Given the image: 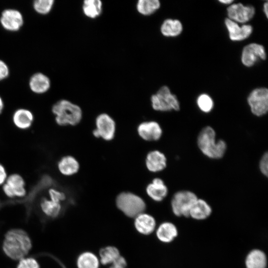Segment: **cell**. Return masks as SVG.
<instances>
[{"label": "cell", "mask_w": 268, "mask_h": 268, "mask_svg": "<svg viewBox=\"0 0 268 268\" xmlns=\"http://www.w3.org/2000/svg\"><path fill=\"white\" fill-rule=\"evenodd\" d=\"M137 130L138 135L146 141H156L160 138L162 134L160 125L153 121L140 123Z\"/></svg>", "instance_id": "obj_13"}, {"label": "cell", "mask_w": 268, "mask_h": 268, "mask_svg": "<svg viewBox=\"0 0 268 268\" xmlns=\"http://www.w3.org/2000/svg\"><path fill=\"white\" fill-rule=\"evenodd\" d=\"M259 169L261 173L267 177L268 175V153L267 152L263 155L260 159Z\"/></svg>", "instance_id": "obj_34"}, {"label": "cell", "mask_w": 268, "mask_h": 268, "mask_svg": "<svg viewBox=\"0 0 268 268\" xmlns=\"http://www.w3.org/2000/svg\"><path fill=\"white\" fill-rule=\"evenodd\" d=\"M127 262L122 256H120L112 264L110 268H126Z\"/></svg>", "instance_id": "obj_36"}, {"label": "cell", "mask_w": 268, "mask_h": 268, "mask_svg": "<svg viewBox=\"0 0 268 268\" xmlns=\"http://www.w3.org/2000/svg\"><path fill=\"white\" fill-rule=\"evenodd\" d=\"M56 123L60 126H75L81 120L82 112L80 107L66 99L56 102L52 107Z\"/></svg>", "instance_id": "obj_3"}, {"label": "cell", "mask_w": 268, "mask_h": 268, "mask_svg": "<svg viewBox=\"0 0 268 268\" xmlns=\"http://www.w3.org/2000/svg\"><path fill=\"white\" fill-rule=\"evenodd\" d=\"M145 165L147 169L150 172L161 171L166 167V157L162 152L159 150L151 151L146 155Z\"/></svg>", "instance_id": "obj_16"}, {"label": "cell", "mask_w": 268, "mask_h": 268, "mask_svg": "<svg viewBox=\"0 0 268 268\" xmlns=\"http://www.w3.org/2000/svg\"><path fill=\"white\" fill-rule=\"evenodd\" d=\"M183 26L181 22L177 19H168L164 20L161 26V32L166 37H175L181 34Z\"/></svg>", "instance_id": "obj_24"}, {"label": "cell", "mask_w": 268, "mask_h": 268, "mask_svg": "<svg viewBox=\"0 0 268 268\" xmlns=\"http://www.w3.org/2000/svg\"><path fill=\"white\" fill-rule=\"evenodd\" d=\"M54 3L53 0H36L33 2L34 10L39 14H46L49 13Z\"/></svg>", "instance_id": "obj_30"}, {"label": "cell", "mask_w": 268, "mask_h": 268, "mask_svg": "<svg viewBox=\"0 0 268 268\" xmlns=\"http://www.w3.org/2000/svg\"><path fill=\"white\" fill-rule=\"evenodd\" d=\"M248 103L252 113L261 117L268 111V90L266 88H259L254 90L248 97Z\"/></svg>", "instance_id": "obj_8"}, {"label": "cell", "mask_w": 268, "mask_h": 268, "mask_svg": "<svg viewBox=\"0 0 268 268\" xmlns=\"http://www.w3.org/2000/svg\"><path fill=\"white\" fill-rule=\"evenodd\" d=\"M118 208L126 215L135 217L143 212L146 205L142 198L130 192H123L117 197Z\"/></svg>", "instance_id": "obj_4"}, {"label": "cell", "mask_w": 268, "mask_h": 268, "mask_svg": "<svg viewBox=\"0 0 268 268\" xmlns=\"http://www.w3.org/2000/svg\"><path fill=\"white\" fill-rule=\"evenodd\" d=\"M57 168L63 175L70 176L76 174L79 170L78 161L72 156L67 155L63 156L57 163Z\"/></svg>", "instance_id": "obj_19"}, {"label": "cell", "mask_w": 268, "mask_h": 268, "mask_svg": "<svg viewBox=\"0 0 268 268\" xmlns=\"http://www.w3.org/2000/svg\"><path fill=\"white\" fill-rule=\"evenodd\" d=\"M32 247V241L28 234L19 228L8 230L4 235L2 245L4 254L16 261L26 257Z\"/></svg>", "instance_id": "obj_1"}, {"label": "cell", "mask_w": 268, "mask_h": 268, "mask_svg": "<svg viewBox=\"0 0 268 268\" xmlns=\"http://www.w3.org/2000/svg\"><path fill=\"white\" fill-rule=\"evenodd\" d=\"M219 1L220 2H221L222 3H224V4H230L231 3H232L233 2V0H219Z\"/></svg>", "instance_id": "obj_40"}, {"label": "cell", "mask_w": 268, "mask_h": 268, "mask_svg": "<svg viewBox=\"0 0 268 268\" xmlns=\"http://www.w3.org/2000/svg\"><path fill=\"white\" fill-rule=\"evenodd\" d=\"M225 24L229 32V38L233 41L243 40L251 34L253 27L250 25H243L240 27L238 24L229 18H226Z\"/></svg>", "instance_id": "obj_15"}, {"label": "cell", "mask_w": 268, "mask_h": 268, "mask_svg": "<svg viewBox=\"0 0 268 268\" xmlns=\"http://www.w3.org/2000/svg\"><path fill=\"white\" fill-rule=\"evenodd\" d=\"M40 206L43 213L50 218L57 217L62 210L60 203L54 201L47 198L41 200Z\"/></svg>", "instance_id": "obj_25"}, {"label": "cell", "mask_w": 268, "mask_h": 268, "mask_svg": "<svg viewBox=\"0 0 268 268\" xmlns=\"http://www.w3.org/2000/svg\"><path fill=\"white\" fill-rule=\"evenodd\" d=\"M100 261L103 265L112 264L120 256L117 248L113 246H107L102 248L99 252Z\"/></svg>", "instance_id": "obj_29"}, {"label": "cell", "mask_w": 268, "mask_h": 268, "mask_svg": "<svg viewBox=\"0 0 268 268\" xmlns=\"http://www.w3.org/2000/svg\"><path fill=\"white\" fill-rule=\"evenodd\" d=\"M34 121L33 113L26 108L16 109L12 114V122L14 126L21 131L29 129Z\"/></svg>", "instance_id": "obj_14"}, {"label": "cell", "mask_w": 268, "mask_h": 268, "mask_svg": "<svg viewBox=\"0 0 268 268\" xmlns=\"http://www.w3.org/2000/svg\"><path fill=\"white\" fill-rule=\"evenodd\" d=\"M198 199L197 195L190 191L183 190L176 192L171 201L173 213L179 217H189L190 210Z\"/></svg>", "instance_id": "obj_6"}, {"label": "cell", "mask_w": 268, "mask_h": 268, "mask_svg": "<svg viewBox=\"0 0 268 268\" xmlns=\"http://www.w3.org/2000/svg\"><path fill=\"white\" fill-rule=\"evenodd\" d=\"M197 102L199 109L205 113L210 112L213 107L212 99L206 94L200 95L197 99Z\"/></svg>", "instance_id": "obj_31"}, {"label": "cell", "mask_w": 268, "mask_h": 268, "mask_svg": "<svg viewBox=\"0 0 268 268\" xmlns=\"http://www.w3.org/2000/svg\"><path fill=\"white\" fill-rule=\"evenodd\" d=\"M8 66L3 61L0 60V81L6 78L9 75Z\"/></svg>", "instance_id": "obj_35"}, {"label": "cell", "mask_w": 268, "mask_h": 268, "mask_svg": "<svg viewBox=\"0 0 268 268\" xmlns=\"http://www.w3.org/2000/svg\"><path fill=\"white\" fill-rule=\"evenodd\" d=\"M212 212L210 205L204 200L198 199L192 205L189 217L197 220H202L208 218Z\"/></svg>", "instance_id": "obj_20"}, {"label": "cell", "mask_w": 268, "mask_h": 268, "mask_svg": "<svg viewBox=\"0 0 268 268\" xmlns=\"http://www.w3.org/2000/svg\"><path fill=\"white\" fill-rule=\"evenodd\" d=\"M227 10L229 19L240 23L248 22L253 18L255 13L253 6H244L241 3L231 5Z\"/></svg>", "instance_id": "obj_11"}, {"label": "cell", "mask_w": 268, "mask_h": 268, "mask_svg": "<svg viewBox=\"0 0 268 268\" xmlns=\"http://www.w3.org/2000/svg\"><path fill=\"white\" fill-rule=\"evenodd\" d=\"M0 22L6 30L14 32L19 30L23 24V17L18 10L8 8L4 10L0 17Z\"/></svg>", "instance_id": "obj_10"}, {"label": "cell", "mask_w": 268, "mask_h": 268, "mask_svg": "<svg viewBox=\"0 0 268 268\" xmlns=\"http://www.w3.org/2000/svg\"><path fill=\"white\" fill-rule=\"evenodd\" d=\"M134 226L139 233L149 235L155 230L156 221L152 216L142 212L135 217Z\"/></svg>", "instance_id": "obj_18"}, {"label": "cell", "mask_w": 268, "mask_h": 268, "mask_svg": "<svg viewBox=\"0 0 268 268\" xmlns=\"http://www.w3.org/2000/svg\"><path fill=\"white\" fill-rule=\"evenodd\" d=\"M198 146L201 152L207 157L218 159L225 154L227 144L222 139L216 140V133L210 126L203 128L197 139Z\"/></svg>", "instance_id": "obj_2"}, {"label": "cell", "mask_w": 268, "mask_h": 268, "mask_svg": "<svg viewBox=\"0 0 268 268\" xmlns=\"http://www.w3.org/2000/svg\"><path fill=\"white\" fill-rule=\"evenodd\" d=\"M266 58L265 50L261 45L252 43L243 48L241 60L243 64L246 67L253 66L259 59L264 60Z\"/></svg>", "instance_id": "obj_12"}, {"label": "cell", "mask_w": 268, "mask_h": 268, "mask_svg": "<svg viewBox=\"0 0 268 268\" xmlns=\"http://www.w3.org/2000/svg\"><path fill=\"white\" fill-rule=\"evenodd\" d=\"M8 176L6 167L2 163L0 162V187H1L5 183Z\"/></svg>", "instance_id": "obj_37"}, {"label": "cell", "mask_w": 268, "mask_h": 268, "mask_svg": "<svg viewBox=\"0 0 268 268\" xmlns=\"http://www.w3.org/2000/svg\"><path fill=\"white\" fill-rule=\"evenodd\" d=\"M245 264L246 268H266L267 267L266 255L262 250H253L247 255Z\"/></svg>", "instance_id": "obj_23"}, {"label": "cell", "mask_w": 268, "mask_h": 268, "mask_svg": "<svg viewBox=\"0 0 268 268\" xmlns=\"http://www.w3.org/2000/svg\"><path fill=\"white\" fill-rule=\"evenodd\" d=\"M147 195L155 201H161L167 196L168 190L160 178H154L146 187Z\"/></svg>", "instance_id": "obj_17"}, {"label": "cell", "mask_w": 268, "mask_h": 268, "mask_svg": "<svg viewBox=\"0 0 268 268\" xmlns=\"http://www.w3.org/2000/svg\"><path fill=\"white\" fill-rule=\"evenodd\" d=\"M160 6L158 0H139L136 3V9L140 14L147 16L153 14Z\"/></svg>", "instance_id": "obj_28"}, {"label": "cell", "mask_w": 268, "mask_h": 268, "mask_svg": "<svg viewBox=\"0 0 268 268\" xmlns=\"http://www.w3.org/2000/svg\"><path fill=\"white\" fill-rule=\"evenodd\" d=\"M152 107L158 111H178L180 104L177 97L171 93L166 86H162L151 97Z\"/></svg>", "instance_id": "obj_5"}, {"label": "cell", "mask_w": 268, "mask_h": 268, "mask_svg": "<svg viewBox=\"0 0 268 268\" xmlns=\"http://www.w3.org/2000/svg\"><path fill=\"white\" fill-rule=\"evenodd\" d=\"M264 11L268 18V2L266 1L264 4Z\"/></svg>", "instance_id": "obj_38"}, {"label": "cell", "mask_w": 268, "mask_h": 268, "mask_svg": "<svg viewBox=\"0 0 268 268\" xmlns=\"http://www.w3.org/2000/svg\"><path fill=\"white\" fill-rule=\"evenodd\" d=\"M156 234L161 242L169 243L177 237L178 231L177 227L173 223L164 222L158 227Z\"/></svg>", "instance_id": "obj_22"}, {"label": "cell", "mask_w": 268, "mask_h": 268, "mask_svg": "<svg viewBox=\"0 0 268 268\" xmlns=\"http://www.w3.org/2000/svg\"><path fill=\"white\" fill-rule=\"evenodd\" d=\"M96 129L93 131V135L101 137L105 140H112L115 135L116 124L113 119L108 114L99 115L95 120Z\"/></svg>", "instance_id": "obj_9"}, {"label": "cell", "mask_w": 268, "mask_h": 268, "mask_svg": "<svg viewBox=\"0 0 268 268\" xmlns=\"http://www.w3.org/2000/svg\"><path fill=\"white\" fill-rule=\"evenodd\" d=\"M3 108H4V103H3L2 98L0 96V114H1V113L2 112Z\"/></svg>", "instance_id": "obj_39"}, {"label": "cell", "mask_w": 268, "mask_h": 268, "mask_svg": "<svg viewBox=\"0 0 268 268\" xmlns=\"http://www.w3.org/2000/svg\"><path fill=\"white\" fill-rule=\"evenodd\" d=\"M1 188L4 195L10 199L23 198L27 193L25 179L18 173L8 175Z\"/></svg>", "instance_id": "obj_7"}, {"label": "cell", "mask_w": 268, "mask_h": 268, "mask_svg": "<svg viewBox=\"0 0 268 268\" xmlns=\"http://www.w3.org/2000/svg\"><path fill=\"white\" fill-rule=\"evenodd\" d=\"M78 268H98L99 260L92 253L86 252L81 254L77 260Z\"/></svg>", "instance_id": "obj_27"}, {"label": "cell", "mask_w": 268, "mask_h": 268, "mask_svg": "<svg viewBox=\"0 0 268 268\" xmlns=\"http://www.w3.org/2000/svg\"><path fill=\"white\" fill-rule=\"evenodd\" d=\"M82 7L83 12L86 16L94 19L101 14L102 2L100 0H85Z\"/></svg>", "instance_id": "obj_26"}, {"label": "cell", "mask_w": 268, "mask_h": 268, "mask_svg": "<svg viewBox=\"0 0 268 268\" xmlns=\"http://www.w3.org/2000/svg\"><path fill=\"white\" fill-rule=\"evenodd\" d=\"M29 85L34 93L43 94L50 89L51 81L47 75L41 72H37L31 76Z\"/></svg>", "instance_id": "obj_21"}, {"label": "cell", "mask_w": 268, "mask_h": 268, "mask_svg": "<svg viewBox=\"0 0 268 268\" xmlns=\"http://www.w3.org/2000/svg\"><path fill=\"white\" fill-rule=\"evenodd\" d=\"M16 268H40V265L35 258L25 257L18 261Z\"/></svg>", "instance_id": "obj_32"}, {"label": "cell", "mask_w": 268, "mask_h": 268, "mask_svg": "<svg viewBox=\"0 0 268 268\" xmlns=\"http://www.w3.org/2000/svg\"><path fill=\"white\" fill-rule=\"evenodd\" d=\"M48 195L49 199L60 203L66 198L64 192L54 188H50L48 190Z\"/></svg>", "instance_id": "obj_33"}]
</instances>
